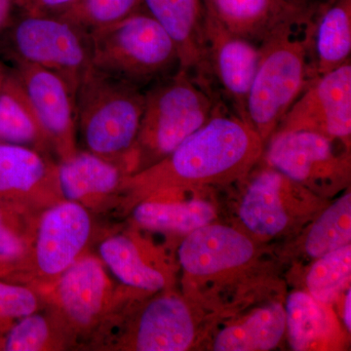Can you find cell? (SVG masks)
I'll return each mask as SVG.
<instances>
[{
	"label": "cell",
	"instance_id": "13",
	"mask_svg": "<svg viewBox=\"0 0 351 351\" xmlns=\"http://www.w3.org/2000/svg\"><path fill=\"white\" fill-rule=\"evenodd\" d=\"M334 140L307 130H276L267 161L291 181L329 179L346 172L348 162L335 154Z\"/></svg>",
	"mask_w": 351,
	"mask_h": 351
},
{
	"label": "cell",
	"instance_id": "15",
	"mask_svg": "<svg viewBox=\"0 0 351 351\" xmlns=\"http://www.w3.org/2000/svg\"><path fill=\"white\" fill-rule=\"evenodd\" d=\"M60 188L64 200L73 201L94 215L117 207L127 174L110 161L78 149L64 161H58Z\"/></svg>",
	"mask_w": 351,
	"mask_h": 351
},
{
	"label": "cell",
	"instance_id": "8",
	"mask_svg": "<svg viewBox=\"0 0 351 351\" xmlns=\"http://www.w3.org/2000/svg\"><path fill=\"white\" fill-rule=\"evenodd\" d=\"M115 287L105 263L90 252L66 269L44 294L45 307L64 328L71 350H85L112 301Z\"/></svg>",
	"mask_w": 351,
	"mask_h": 351
},
{
	"label": "cell",
	"instance_id": "33",
	"mask_svg": "<svg viewBox=\"0 0 351 351\" xmlns=\"http://www.w3.org/2000/svg\"><path fill=\"white\" fill-rule=\"evenodd\" d=\"M350 304H351V293L350 290H348V295H346L345 302V311H343V316H345V322L346 328L348 331L351 330V317H350Z\"/></svg>",
	"mask_w": 351,
	"mask_h": 351
},
{
	"label": "cell",
	"instance_id": "2",
	"mask_svg": "<svg viewBox=\"0 0 351 351\" xmlns=\"http://www.w3.org/2000/svg\"><path fill=\"white\" fill-rule=\"evenodd\" d=\"M311 14L298 11L258 44L260 59L247 97L245 114L263 141L314 77L311 54Z\"/></svg>",
	"mask_w": 351,
	"mask_h": 351
},
{
	"label": "cell",
	"instance_id": "37",
	"mask_svg": "<svg viewBox=\"0 0 351 351\" xmlns=\"http://www.w3.org/2000/svg\"><path fill=\"white\" fill-rule=\"evenodd\" d=\"M3 68H4V66H3ZM3 68H2V69H3ZM1 71H2V69H1Z\"/></svg>",
	"mask_w": 351,
	"mask_h": 351
},
{
	"label": "cell",
	"instance_id": "34",
	"mask_svg": "<svg viewBox=\"0 0 351 351\" xmlns=\"http://www.w3.org/2000/svg\"><path fill=\"white\" fill-rule=\"evenodd\" d=\"M10 271V267L6 263L0 261V279H3Z\"/></svg>",
	"mask_w": 351,
	"mask_h": 351
},
{
	"label": "cell",
	"instance_id": "32",
	"mask_svg": "<svg viewBox=\"0 0 351 351\" xmlns=\"http://www.w3.org/2000/svg\"><path fill=\"white\" fill-rule=\"evenodd\" d=\"M15 11V0H0V32L12 19Z\"/></svg>",
	"mask_w": 351,
	"mask_h": 351
},
{
	"label": "cell",
	"instance_id": "24",
	"mask_svg": "<svg viewBox=\"0 0 351 351\" xmlns=\"http://www.w3.org/2000/svg\"><path fill=\"white\" fill-rule=\"evenodd\" d=\"M64 350H71L68 336L45 306L16 322L0 346V351Z\"/></svg>",
	"mask_w": 351,
	"mask_h": 351
},
{
	"label": "cell",
	"instance_id": "36",
	"mask_svg": "<svg viewBox=\"0 0 351 351\" xmlns=\"http://www.w3.org/2000/svg\"><path fill=\"white\" fill-rule=\"evenodd\" d=\"M284 1L289 2V3H292V2H290V0H284Z\"/></svg>",
	"mask_w": 351,
	"mask_h": 351
},
{
	"label": "cell",
	"instance_id": "16",
	"mask_svg": "<svg viewBox=\"0 0 351 351\" xmlns=\"http://www.w3.org/2000/svg\"><path fill=\"white\" fill-rule=\"evenodd\" d=\"M253 255V244L242 233L228 226L209 223L189 232L179 248L182 267L195 276L241 267Z\"/></svg>",
	"mask_w": 351,
	"mask_h": 351
},
{
	"label": "cell",
	"instance_id": "18",
	"mask_svg": "<svg viewBox=\"0 0 351 351\" xmlns=\"http://www.w3.org/2000/svg\"><path fill=\"white\" fill-rule=\"evenodd\" d=\"M204 8L226 29L258 45L302 9L284 0H205Z\"/></svg>",
	"mask_w": 351,
	"mask_h": 351
},
{
	"label": "cell",
	"instance_id": "23",
	"mask_svg": "<svg viewBox=\"0 0 351 351\" xmlns=\"http://www.w3.org/2000/svg\"><path fill=\"white\" fill-rule=\"evenodd\" d=\"M215 210L202 200L188 202L141 201L132 212V219L138 228L154 232L189 233L210 223Z\"/></svg>",
	"mask_w": 351,
	"mask_h": 351
},
{
	"label": "cell",
	"instance_id": "19",
	"mask_svg": "<svg viewBox=\"0 0 351 351\" xmlns=\"http://www.w3.org/2000/svg\"><path fill=\"white\" fill-rule=\"evenodd\" d=\"M0 142L53 154L24 88L5 66L0 71Z\"/></svg>",
	"mask_w": 351,
	"mask_h": 351
},
{
	"label": "cell",
	"instance_id": "31",
	"mask_svg": "<svg viewBox=\"0 0 351 351\" xmlns=\"http://www.w3.org/2000/svg\"><path fill=\"white\" fill-rule=\"evenodd\" d=\"M80 0H15L16 10L34 15L59 16L73 8Z\"/></svg>",
	"mask_w": 351,
	"mask_h": 351
},
{
	"label": "cell",
	"instance_id": "26",
	"mask_svg": "<svg viewBox=\"0 0 351 351\" xmlns=\"http://www.w3.org/2000/svg\"><path fill=\"white\" fill-rule=\"evenodd\" d=\"M350 244L318 258L307 274V288L311 297L323 304H330L338 297L350 280Z\"/></svg>",
	"mask_w": 351,
	"mask_h": 351
},
{
	"label": "cell",
	"instance_id": "17",
	"mask_svg": "<svg viewBox=\"0 0 351 351\" xmlns=\"http://www.w3.org/2000/svg\"><path fill=\"white\" fill-rule=\"evenodd\" d=\"M311 54L314 77L350 62L351 0H329L311 14Z\"/></svg>",
	"mask_w": 351,
	"mask_h": 351
},
{
	"label": "cell",
	"instance_id": "25",
	"mask_svg": "<svg viewBox=\"0 0 351 351\" xmlns=\"http://www.w3.org/2000/svg\"><path fill=\"white\" fill-rule=\"evenodd\" d=\"M351 195L348 193L328 208L309 230L306 250L318 258L350 244Z\"/></svg>",
	"mask_w": 351,
	"mask_h": 351
},
{
	"label": "cell",
	"instance_id": "14",
	"mask_svg": "<svg viewBox=\"0 0 351 351\" xmlns=\"http://www.w3.org/2000/svg\"><path fill=\"white\" fill-rule=\"evenodd\" d=\"M145 10L167 32L178 48L180 69L214 94L203 36L204 7L200 0H143Z\"/></svg>",
	"mask_w": 351,
	"mask_h": 351
},
{
	"label": "cell",
	"instance_id": "21",
	"mask_svg": "<svg viewBox=\"0 0 351 351\" xmlns=\"http://www.w3.org/2000/svg\"><path fill=\"white\" fill-rule=\"evenodd\" d=\"M285 178L269 166L251 182L239 211L240 218L251 232L274 237L285 228L288 218L281 201Z\"/></svg>",
	"mask_w": 351,
	"mask_h": 351
},
{
	"label": "cell",
	"instance_id": "3",
	"mask_svg": "<svg viewBox=\"0 0 351 351\" xmlns=\"http://www.w3.org/2000/svg\"><path fill=\"white\" fill-rule=\"evenodd\" d=\"M145 90L91 68L75 93L76 133L84 151L134 173Z\"/></svg>",
	"mask_w": 351,
	"mask_h": 351
},
{
	"label": "cell",
	"instance_id": "10",
	"mask_svg": "<svg viewBox=\"0 0 351 351\" xmlns=\"http://www.w3.org/2000/svg\"><path fill=\"white\" fill-rule=\"evenodd\" d=\"M276 130L313 131L339 142L350 141V62L313 77Z\"/></svg>",
	"mask_w": 351,
	"mask_h": 351
},
{
	"label": "cell",
	"instance_id": "35",
	"mask_svg": "<svg viewBox=\"0 0 351 351\" xmlns=\"http://www.w3.org/2000/svg\"><path fill=\"white\" fill-rule=\"evenodd\" d=\"M3 64L1 63V62H0V71H1L2 68H3Z\"/></svg>",
	"mask_w": 351,
	"mask_h": 351
},
{
	"label": "cell",
	"instance_id": "11",
	"mask_svg": "<svg viewBox=\"0 0 351 351\" xmlns=\"http://www.w3.org/2000/svg\"><path fill=\"white\" fill-rule=\"evenodd\" d=\"M24 88L58 161L77 152L75 91L62 76L27 64L11 66Z\"/></svg>",
	"mask_w": 351,
	"mask_h": 351
},
{
	"label": "cell",
	"instance_id": "29",
	"mask_svg": "<svg viewBox=\"0 0 351 351\" xmlns=\"http://www.w3.org/2000/svg\"><path fill=\"white\" fill-rule=\"evenodd\" d=\"M144 10L143 0H80L73 8L59 16L92 32Z\"/></svg>",
	"mask_w": 351,
	"mask_h": 351
},
{
	"label": "cell",
	"instance_id": "27",
	"mask_svg": "<svg viewBox=\"0 0 351 351\" xmlns=\"http://www.w3.org/2000/svg\"><path fill=\"white\" fill-rule=\"evenodd\" d=\"M286 326L293 350H308L324 332V313L317 301L304 292L294 293L286 306Z\"/></svg>",
	"mask_w": 351,
	"mask_h": 351
},
{
	"label": "cell",
	"instance_id": "1",
	"mask_svg": "<svg viewBox=\"0 0 351 351\" xmlns=\"http://www.w3.org/2000/svg\"><path fill=\"white\" fill-rule=\"evenodd\" d=\"M262 138L221 104L208 121L162 160L127 176L119 207L177 189L232 181L250 171L263 152Z\"/></svg>",
	"mask_w": 351,
	"mask_h": 351
},
{
	"label": "cell",
	"instance_id": "4",
	"mask_svg": "<svg viewBox=\"0 0 351 351\" xmlns=\"http://www.w3.org/2000/svg\"><path fill=\"white\" fill-rule=\"evenodd\" d=\"M218 104L182 69L145 89L133 174L169 156L209 120Z\"/></svg>",
	"mask_w": 351,
	"mask_h": 351
},
{
	"label": "cell",
	"instance_id": "30",
	"mask_svg": "<svg viewBox=\"0 0 351 351\" xmlns=\"http://www.w3.org/2000/svg\"><path fill=\"white\" fill-rule=\"evenodd\" d=\"M45 306V297L36 289L0 279V346L16 322Z\"/></svg>",
	"mask_w": 351,
	"mask_h": 351
},
{
	"label": "cell",
	"instance_id": "12",
	"mask_svg": "<svg viewBox=\"0 0 351 351\" xmlns=\"http://www.w3.org/2000/svg\"><path fill=\"white\" fill-rule=\"evenodd\" d=\"M203 36L213 80L232 103L234 112L246 121L247 97L260 59L258 44L226 29L205 8Z\"/></svg>",
	"mask_w": 351,
	"mask_h": 351
},
{
	"label": "cell",
	"instance_id": "22",
	"mask_svg": "<svg viewBox=\"0 0 351 351\" xmlns=\"http://www.w3.org/2000/svg\"><path fill=\"white\" fill-rule=\"evenodd\" d=\"M286 328L285 311L281 304L258 309L240 324L223 330L214 343L216 351L269 350L278 345Z\"/></svg>",
	"mask_w": 351,
	"mask_h": 351
},
{
	"label": "cell",
	"instance_id": "20",
	"mask_svg": "<svg viewBox=\"0 0 351 351\" xmlns=\"http://www.w3.org/2000/svg\"><path fill=\"white\" fill-rule=\"evenodd\" d=\"M98 250L99 257L122 285L147 293L158 292L167 286L165 270L152 263L131 233H108Z\"/></svg>",
	"mask_w": 351,
	"mask_h": 351
},
{
	"label": "cell",
	"instance_id": "9",
	"mask_svg": "<svg viewBox=\"0 0 351 351\" xmlns=\"http://www.w3.org/2000/svg\"><path fill=\"white\" fill-rule=\"evenodd\" d=\"M62 200L58 161L52 156L0 142V202L38 217Z\"/></svg>",
	"mask_w": 351,
	"mask_h": 351
},
{
	"label": "cell",
	"instance_id": "6",
	"mask_svg": "<svg viewBox=\"0 0 351 351\" xmlns=\"http://www.w3.org/2000/svg\"><path fill=\"white\" fill-rule=\"evenodd\" d=\"M94 214L62 200L39 215L29 251L2 280L24 284L46 294L99 237Z\"/></svg>",
	"mask_w": 351,
	"mask_h": 351
},
{
	"label": "cell",
	"instance_id": "7",
	"mask_svg": "<svg viewBox=\"0 0 351 351\" xmlns=\"http://www.w3.org/2000/svg\"><path fill=\"white\" fill-rule=\"evenodd\" d=\"M0 54L11 64L49 69L77 89L92 66L90 32L63 16L19 12L0 32Z\"/></svg>",
	"mask_w": 351,
	"mask_h": 351
},
{
	"label": "cell",
	"instance_id": "28",
	"mask_svg": "<svg viewBox=\"0 0 351 351\" xmlns=\"http://www.w3.org/2000/svg\"><path fill=\"white\" fill-rule=\"evenodd\" d=\"M38 217L0 202V261L9 265L10 271L29 251Z\"/></svg>",
	"mask_w": 351,
	"mask_h": 351
},
{
	"label": "cell",
	"instance_id": "5",
	"mask_svg": "<svg viewBox=\"0 0 351 351\" xmlns=\"http://www.w3.org/2000/svg\"><path fill=\"white\" fill-rule=\"evenodd\" d=\"M90 36L92 66L143 90L180 69L174 41L145 10Z\"/></svg>",
	"mask_w": 351,
	"mask_h": 351
}]
</instances>
